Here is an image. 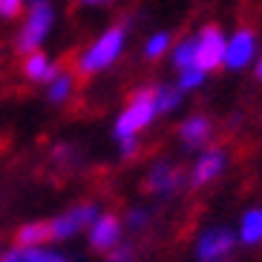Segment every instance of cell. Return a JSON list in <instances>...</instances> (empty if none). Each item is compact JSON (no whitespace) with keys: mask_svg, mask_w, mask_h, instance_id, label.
Here are the masks:
<instances>
[{"mask_svg":"<svg viewBox=\"0 0 262 262\" xmlns=\"http://www.w3.org/2000/svg\"><path fill=\"white\" fill-rule=\"evenodd\" d=\"M225 32L219 26H205L196 35V67L213 72L225 63Z\"/></svg>","mask_w":262,"mask_h":262,"instance_id":"cell-8","label":"cell"},{"mask_svg":"<svg viewBox=\"0 0 262 262\" xmlns=\"http://www.w3.org/2000/svg\"><path fill=\"white\" fill-rule=\"evenodd\" d=\"M26 12V0H0V20H17Z\"/></svg>","mask_w":262,"mask_h":262,"instance_id":"cell-22","label":"cell"},{"mask_svg":"<svg viewBox=\"0 0 262 262\" xmlns=\"http://www.w3.org/2000/svg\"><path fill=\"white\" fill-rule=\"evenodd\" d=\"M43 90H47L49 104H63V101H70L72 90H75V75H72L70 70H58L47 84H43Z\"/></svg>","mask_w":262,"mask_h":262,"instance_id":"cell-14","label":"cell"},{"mask_svg":"<svg viewBox=\"0 0 262 262\" xmlns=\"http://www.w3.org/2000/svg\"><path fill=\"white\" fill-rule=\"evenodd\" d=\"M182 182H185V173H182V167L176 162H170V159H156L150 164V170H147V179H144L147 190L153 193V196H159V199H170L173 193H179Z\"/></svg>","mask_w":262,"mask_h":262,"instance_id":"cell-7","label":"cell"},{"mask_svg":"<svg viewBox=\"0 0 262 262\" xmlns=\"http://www.w3.org/2000/svg\"><path fill=\"white\" fill-rule=\"evenodd\" d=\"M170 63L179 72L187 70V67H196V35L182 38L179 43H173V49H170Z\"/></svg>","mask_w":262,"mask_h":262,"instance_id":"cell-17","label":"cell"},{"mask_svg":"<svg viewBox=\"0 0 262 262\" xmlns=\"http://www.w3.org/2000/svg\"><path fill=\"white\" fill-rule=\"evenodd\" d=\"M236 242L242 245L254 248V245H262V208H248L239 219V228H236Z\"/></svg>","mask_w":262,"mask_h":262,"instance_id":"cell-13","label":"cell"},{"mask_svg":"<svg viewBox=\"0 0 262 262\" xmlns=\"http://www.w3.org/2000/svg\"><path fill=\"white\" fill-rule=\"evenodd\" d=\"M133 256H136V251L127 242H118L113 251H107V262H133Z\"/></svg>","mask_w":262,"mask_h":262,"instance_id":"cell-23","label":"cell"},{"mask_svg":"<svg viewBox=\"0 0 262 262\" xmlns=\"http://www.w3.org/2000/svg\"><path fill=\"white\" fill-rule=\"evenodd\" d=\"M55 20H58V15H55V6L49 3V0L35 3V6H26L24 24H20L17 38H15L17 52L26 55V52H35V49L43 47L47 38L52 35V29H55Z\"/></svg>","mask_w":262,"mask_h":262,"instance_id":"cell-3","label":"cell"},{"mask_svg":"<svg viewBox=\"0 0 262 262\" xmlns=\"http://www.w3.org/2000/svg\"><path fill=\"white\" fill-rule=\"evenodd\" d=\"M84 6H101V3H107V0H81Z\"/></svg>","mask_w":262,"mask_h":262,"instance_id":"cell-27","label":"cell"},{"mask_svg":"<svg viewBox=\"0 0 262 262\" xmlns=\"http://www.w3.org/2000/svg\"><path fill=\"white\" fill-rule=\"evenodd\" d=\"M124 49H127V24L110 26V29L101 32L98 38L75 58V75L93 78V75L113 70L121 61Z\"/></svg>","mask_w":262,"mask_h":262,"instance_id":"cell-1","label":"cell"},{"mask_svg":"<svg viewBox=\"0 0 262 262\" xmlns=\"http://www.w3.org/2000/svg\"><path fill=\"white\" fill-rule=\"evenodd\" d=\"M47 242H52L49 222H26L15 231V245H20V248H40Z\"/></svg>","mask_w":262,"mask_h":262,"instance_id":"cell-15","label":"cell"},{"mask_svg":"<svg viewBox=\"0 0 262 262\" xmlns=\"http://www.w3.org/2000/svg\"><path fill=\"white\" fill-rule=\"evenodd\" d=\"M118 153H121V159H133V156L139 153V139L118 141Z\"/></svg>","mask_w":262,"mask_h":262,"instance_id":"cell-24","label":"cell"},{"mask_svg":"<svg viewBox=\"0 0 262 262\" xmlns=\"http://www.w3.org/2000/svg\"><path fill=\"white\" fill-rule=\"evenodd\" d=\"M121 236H124V219L116 213H101L98 210V216L86 228V239L95 251H113L121 242Z\"/></svg>","mask_w":262,"mask_h":262,"instance_id":"cell-9","label":"cell"},{"mask_svg":"<svg viewBox=\"0 0 262 262\" xmlns=\"http://www.w3.org/2000/svg\"><path fill=\"white\" fill-rule=\"evenodd\" d=\"M40 262H70V259H67L61 251H55V248H43V256H40Z\"/></svg>","mask_w":262,"mask_h":262,"instance_id":"cell-25","label":"cell"},{"mask_svg":"<svg viewBox=\"0 0 262 262\" xmlns=\"http://www.w3.org/2000/svg\"><path fill=\"white\" fill-rule=\"evenodd\" d=\"M256 49H259L256 32L248 29V26H239V29L231 32V35H228V40H225V67H228V70H233V72L254 67Z\"/></svg>","mask_w":262,"mask_h":262,"instance_id":"cell-5","label":"cell"},{"mask_svg":"<svg viewBox=\"0 0 262 262\" xmlns=\"http://www.w3.org/2000/svg\"><path fill=\"white\" fill-rule=\"evenodd\" d=\"M170 49H173V35H170L167 29H159L144 40V49H141V52H144L147 61H159V58L170 55Z\"/></svg>","mask_w":262,"mask_h":262,"instance_id":"cell-18","label":"cell"},{"mask_svg":"<svg viewBox=\"0 0 262 262\" xmlns=\"http://www.w3.org/2000/svg\"><path fill=\"white\" fill-rule=\"evenodd\" d=\"M35 3H43V0H26V6H35Z\"/></svg>","mask_w":262,"mask_h":262,"instance_id":"cell-28","label":"cell"},{"mask_svg":"<svg viewBox=\"0 0 262 262\" xmlns=\"http://www.w3.org/2000/svg\"><path fill=\"white\" fill-rule=\"evenodd\" d=\"M150 219H153L150 208H130L127 216H124V228H130V231H144L147 225H150Z\"/></svg>","mask_w":262,"mask_h":262,"instance_id":"cell-21","label":"cell"},{"mask_svg":"<svg viewBox=\"0 0 262 262\" xmlns=\"http://www.w3.org/2000/svg\"><path fill=\"white\" fill-rule=\"evenodd\" d=\"M43 248L47 245H40V248H9L6 254L0 256V262H40V256H43Z\"/></svg>","mask_w":262,"mask_h":262,"instance_id":"cell-20","label":"cell"},{"mask_svg":"<svg viewBox=\"0 0 262 262\" xmlns=\"http://www.w3.org/2000/svg\"><path fill=\"white\" fill-rule=\"evenodd\" d=\"M233 245H236V231H228V228H205L196 239V259L199 262H222L231 256Z\"/></svg>","mask_w":262,"mask_h":262,"instance_id":"cell-6","label":"cell"},{"mask_svg":"<svg viewBox=\"0 0 262 262\" xmlns=\"http://www.w3.org/2000/svg\"><path fill=\"white\" fill-rule=\"evenodd\" d=\"M225 167H228L225 150H219V147H205V150H199V159H196V164L190 170V187H205L210 182H216L225 173Z\"/></svg>","mask_w":262,"mask_h":262,"instance_id":"cell-10","label":"cell"},{"mask_svg":"<svg viewBox=\"0 0 262 262\" xmlns=\"http://www.w3.org/2000/svg\"><path fill=\"white\" fill-rule=\"evenodd\" d=\"M156 101H153V90H139L133 93V98L124 104V110L116 116V124H113V139L127 141V139H139L141 133L156 121Z\"/></svg>","mask_w":262,"mask_h":262,"instance_id":"cell-2","label":"cell"},{"mask_svg":"<svg viewBox=\"0 0 262 262\" xmlns=\"http://www.w3.org/2000/svg\"><path fill=\"white\" fill-rule=\"evenodd\" d=\"M20 70H24L26 81H32V84H47V81L61 70V67H58V63H55L43 49H35V52H26L24 55Z\"/></svg>","mask_w":262,"mask_h":262,"instance_id":"cell-12","label":"cell"},{"mask_svg":"<svg viewBox=\"0 0 262 262\" xmlns=\"http://www.w3.org/2000/svg\"><path fill=\"white\" fill-rule=\"evenodd\" d=\"M205 78H208V72L202 70V67H187V70L179 72L176 86L182 93H193V90H199V86L205 84Z\"/></svg>","mask_w":262,"mask_h":262,"instance_id":"cell-19","label":"cell"},{"mask_svg":"<svg viewBox=\"0 0 262 262\" xmlns=\"http://www.w3.org/2000/svg\"><path fill=\"white\" fill-rule=\"evenodd\" d=\"M153 101H156V113L159 116H170V113H176L182 107V90L170 84L153 86Z\"/></svg>","mask_w":262,"mask_h":262,"instance_id":"cell-16","label":"cell"},{"mask_svg":"<svg viewBox=\"0 0 262 262\" xmlns=\"http://www.w3.org/2000/svg\"><path fill=\"white\" fill-rule=\"evenodd\" d=\"M95 216H98V205L95 202H81V205H72L70 210H63L61 216H55L49 222V233H52V242H63V239L78 236L81 231L90 228Z\"/></svg>","mask_w":262,"mask_h":262,"instance_id":"cell-4","label":"cell"},{"mask_svg":"<svg viewBox=\"0 0 262 262\" xmlns=\"http://www.w3.org/2000/svg\"><path fill=\"white\" fill-rule=\"evenodd\" d=\"M0 256H3V251H0Z\"/></svg>","mask_w":262,"mask_h":262,"instance_id":"cell-29","label":"cell"},{"mask_svg":"<svg viewBox=\"0 0 262 262\" xmlns=\"http://www.w3.org/2000/svg\"><path fill=\"white\" fill-rule=\"evenodd\" d=\"M210 136H213V121H210L208 116H202V113L187 116L185 121L179 124V139H182L185 150H196V153L205 150Z\"/></svg>","mask_w":262,"mask_h":262,"instance_id":"cell-11","label":"cell"},{"mask_svg":"<svg viewBox=\"0 0 262 262\" xmlns=\"http://www.w3.org/2000/svg\"><path fill=\"white\" fill-rule=\"evenodd\" d=\"M254 75H256V81L262 84V55H259V58L254 61Z\"/></svg>","mask_w":262,"mask_h":262,"instance_id":"cell-26","label":"cell"}]
</instances>
